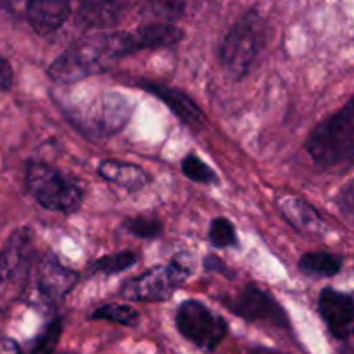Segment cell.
I'll return each mask as SVG.
<instances>
[{
    "label": "cell",
    "mask_w": 354,
    "mask_h": 354,
    "mask_svg": "<svg viewBox=\"0 0 354 354\" xmlns=\"http://www.w3.org/2000/svg\"><path fill=\"white\" fill-rule=\"evenodd\" d=\"M78 273L62 265L55 254L47 252L37 265V289L47 303L57 304L78 282Z\"/></svg>",
    "instance_id": "cell-10"
},
{
    "label": "cell",
    "mask_w": 354,
    "mask_h": 354,
    "mask_svg": "<svg viewBox=\"0 0 354 354\" xmlns=\"http://www.w3.org/2000/svg\"><path fill=\"white\" fill-rule=\"evenodd\" d=\"M221 259L216 258V256H207L206 258V268L207 270H213V272H227V270L223 268V265H221Z\"/></svg>",
    "instance_id": "cell-29"
},
{
    "label": "cell",
    "mask_w": 354,
    "mask_h": 354,
    "mask_svg": "<svg viewBox=\"0 0 354 354\" xmlns=\"http://www.w3.org/2000/svg\"><path fill=\"white\" fill-rule=\"evenodd\" d=\"M90 318L92 320L114 322V324L127 325V327H137L138 322H140V313L128 304H104V306L97 308L90 315Z\"/></svg>",
    "instance_id": "cell-20"
},
{
    "label": "cell",
    "mask_w": 354,
    "mask_h": 354,
    "mask_svg": "<svg viewBox=\"0 0 354 354\" xmlns=\"http://www.w3.org/2000/svg\"><path fill=\"white\" fill-rule=\"evenodd\" d=\"M123 228L130 235L138 239H147V241H152V239L161 237L162 234V223L158 220H152V218H127L123 223Z\"/></svg>",
    "instance_id": "cell-22"
},
{
    "label": "cell",
    "mask_w": 354,
    "mask_h": 354,
    "mask_svg": "<svg viewBox=\"0 0 354 354\" xmlns=\"http://www.w3.org/2000/svg\"><path fill=\"white\" fill-rule=\"evenodd\" d=\"M140 88L147 90V92L154 93L159 100L166 104L171 109L178 120H182L185 124H199L203 121V111L199 109L196 102L190 99L187 93L182 90L173 88V86L162 85V83H152V82H138L135 83Z\"/></svg>",
    "instance_id": "cell-13"
},
{
    "label": "cell",
    "mask_w": 354,
    "mask_h": 354,
    "mask_svg": "<svg viewBox=\"0 0 354 354\" xmlns=\"http://www.w3.org/2000/svg\"><path fill=\"white\" fill-rule=\"evenodd\" d=\"M306 151L315 162L325 168L348 162L354 156V99L322 121L310 133Z\"/></svg>",
    "instance_id": "cell-2"
},
{
    "label": "cell",
    "mask_w": 354,
    "mask_h": 354,
    "mask_svg": "<svg viewBox=\"0 0 354 354\" xmlns=\"http://www.w3.org/2000/svg\"><path fill=\"white\" fill-rule=\"evenodd\" d=\"M131 116V106L121 95L109 93L90 106L75 109L71 121L88 137H109L123 130Z\"/></svg>",
    "instance_id": "cell-8"
},
{
    "label": "cell",
    "mask_w": 354,
    "mask_h": 354,
    "mask_svg": "<svg viewBox=\"0 0 354 354\" xmlns=\"http://www.w3.org/2000/svg\"><path fill=\"white\" fill-rule=\"evenodd\" d=\"M192 256L180 252L166 265L154 266L137 279L124 282L121 296L133 303H161L168 301L192 273Z\"/></svg>",
    "instance_id": "cell-6"
},
{
    "label": "cell",
    "mask_w": 354,
    "mask_h": 354,
    "mask_svg": "<svg viewBox=\"0 0 354 354\" xmlns=\"http://www.w3.org/2000/svg\"><path fill=\"white\" fill-rule=\"evenodd\" d=\"M339 204H341L342 209L351 216L353 213V183L349 182L344 187V190H341V196H339Z\"/></svg>",
    "instance_id": "cell-27"
},
{
    "label": "cell",
    "mask_w": 354,
    "mask_h": 354,
    "mask_svg": "<svg viewBox=\"0 0 354 354\" xmlns=\"http://www.w3.org/2000/svg\"><path fill=\"white\" fill-rule=\"evenodd\" d=\"M318 310L334 337L348 339L351 335L354 318L351 294L325 287L318 297Z\"/></svg>",
    "instance_id": "cell-11"
},
{
    "label": "cell",
    "mask_w": 354,
    "mask_h": 354,
    "mask_svg": "<svg viewBox=\"0 0 354 354\" xmlns=\"http://www.w3.org/2000/svg\"><path fill=\"white\" fill-rule=\"evenodd\" d=\"M0 354H21V349L12 339L0 337Z\"/></svg>",
    "instance_id": "cell-28"
},
{
    "label": "cell",
    "mask_w": 354,
    "mask_h": 354,
    "mask_svg": "<svg viewBox=\"0 0 354 354\" xmlns=\"http://www.w3.org/2000/svg\"><path fill=\"white\" fill-rule=\"evenodd\" d=\"M35 237L30 228H17L0 249V311L19 303L30 282L35 261Z\"/></svg>",
    "instance_id": "cell-4"
},
{
    "label": "cell",
    "mask_w": 354,
    "mask_h": 354,
    "mask_svg": "<svg viewBox=\"0 0 354 354\" xmlns=\"http://www.w3.org/2000/svg\"><path fill=\"white\" fill-rule=\"evenodd\" d=\"M182 171L187 178H190L192 182L197 183H216L218 176L209 166L206 165L204 161H201L196 154H189L183 158L182 161Z\"/></svg>",
    "instance_id": "cell-23"
},
{
    "label": "cell",
    "mask_w": 354,
    "mask_h": 354,
    "mask_svg": "<svg viewBox=\"0 0 354 354\" xmlns=\"http://www.w3.org/2000/svg\"><path fill=\"white\" fill-rule=\"evenodd\" d=\"M130 7L128 2H83L76 12V23L85 28H111L116 26Z\"/></svg>",
    "instance_id": "cell-14"
},
{
    "label": "cell",
    "mask_w": 354,
    "mask_h": 354,
    "mask_svg": "<svg viewBox=\"0 0 354 354\" xmlns=\"http://www.w3.org/2000/svg\"><path fill=\"white\" fill-rule=\"evenodd\" d=\"M12 66H10L7 59L0 57V90H9L12 86Z\"/></svg>",
    "instance_id": "cell-26"
},
{
    "label": "cell",
    "mask_w": 354,
    "mask_h": 354,
    "mask_svg": "<svg viewBox=\"0 0 354 354\" xmlns=\"http://www.w3.org/2000/svg\"><path fill=\"white\" fill-rule=\"evenodd\" d=\"M342 256L330 252H308L299 259V270L308 277L327 279L341 272Z\"/></svg>",
    "instance_id": "cell-18"
},
{
    "label": "cell",
    "mask_w": 354,
    "mask_h": 354,
    "mask_svg": "<svg viewBox=\"0 0 354 354\" xmlns=\"http://www.w3.org/2000/svg\"><path fill=\"white\" fill-rule=\"evenodd\" d=\"M61 335H62V320L61 318H55V320H52L50 324L45 327V330L41 332L40 337L37 339L31 354H54L55 346L59 344Z\"/></svg>",
    "instance_id": "cell-24"
},
{
    "label": "cell",
    "mask_w": 354,
    "mask_h": 354,
    "mask_svg": "<svg viewBox=\"0 0 354 354\" xmlns=\"http://www.w3.org/2000/svg\"><path fill=\"white\" fill-rule=\"evenodd\" d=\"M280 211L286 220L303 234L315 235L324 230V220H322L320 213L301 197L286 196L280 201Z\"/></svg>",
    "instance_id": "cell-15"
},
{
    "label": "cell",
    "mask_w": 354,
    "mask_h": 354,
    "mask_svg": "<svg viewBox=\"0 0 354 354\" xmlns=\"http://www.w3.org/2000/svg\"><path fill=\"white\" fill-rule=\"evenodd\" d=\"M99 175L106 182L116 183L123 189L135 192V190L144 189L147 183H151V176L145 169H142L138 165L131 162L116 161V159H107L102 161L99 166Z\"/></svg>",
    "instance_id": "cell-16"
},
{
    "label": "cell",
    "mask_w": 354,
    "mask_h": 354,
    "mask_svg": "<svg viewBox=\"0 0 354 354\" xmlns=\"http://www.w3.org/2000/svg\"><path fill=\"white\" fill-rule=\"evenodd\" d=\"M175 320L180 334L204 353H213L227 337V322L201 301H183Z\"/></svg>",
    "instance_id": "cell-7"
},
{
    "label": "cell",
    "mask_w": 354,
    "mask_h": 354,
    "mask_svg": "<svg viewBox=\"0 0 354 354\" xmlns=\"http://www.w3.org/2000/svg\"><path fill=\"white\" fill-rule=\"evenodd\" d=\"M133 52L144 50V48H159L169 47L178 44L183 38V31L169 23H152L147 26H140L138 30L130 31Z\"/></svg>",
    "instance_id": "cell-17"
},
{
    "label": "cell",
    "mask_w": 354,
    "mask_h": 354,
    "mask_svg": "<svg viewBox=\"0 0 354 354\" xmlns=\"http://www.w3.org/2000/svg\"><path fill=\"white\" fill-rule=\"evenodd\" d=\"M137 259V254L131 251L102 256V258L95 259V261L88 266V272L92 273V275H97V273H102V275H116V273L127 272L131 266H135Z\"/></svg>",
    "instance_id": "cell-19"
},
{
    "label": "cell",
    "mask_w": 354,
    "mask_h": 354,
    "mask_svg": "<svg viewBox=\"0 0 354 354\" xmlns=\"http://www.w3.org/2000/svg\"><path fill=\"white\" fill-rule=\"evenodd\" d=\"M24 185L40 206L57 213L71 214L82 207L83 190L54 166L30 161L24 173Z\"/></svg>",
    "instance_id": "cell-5"
},
{
    "label": "cell",
    "mask_w": 354,
    "mask_h": 354,
    "mask_svg": "<svg viewBox=\"0 0 354 354\" xmlns=\"http://www.w3.org/2000/svg\"><path fill=\"white\" fill-rule=\"evenodd\" d=\"M221 303L228 311L248 322H268L279 327L289 325L286 310L280 306L272 292L258 283H248L234 296L221 297Z\"/></svg>",
    "instance_id": "cell-9"
},
{
    "label": "cell",
    "mask_w": 354,
    "mask_h": 354,
    "mask_svg": "<svg viewBox=\"0 0 354 354\" xmlns=\"http://www.w3.org/2000/svg\"><path fill=\"white\" fill-rule=\"evenodd\" d=\"M133 52L130 31H97L73 41L48 66V76L57 85H71L107 71L116 59Z\"/></svg>",
    "instance_id": "cell-1"
},
{
    "label": "cell",
    "mask_w": 354,
    "mask_h": 354,
    "mask_svg": "<svg viewBox=\"0 0 354 354\" xmlns=\"http://www.w3.org/2000/svg\"><path fill=\"white\" fill-rule=\"evenodd\" d=\"M209 242L218 249L225 248H235L239 244L237 234H235V227L228 218H214L209 225Z\"/></svg>",
    "instance_id": "cell-21"
},
{
    "label": "cell",
    "mask_w": 354,
    "mask_h": 354,
    "mask_svg": "<svg viewBox=\"0 0 354 354\" xmlns=\"http://www.w3.org/2000/svg\"><path fill=\"white\" fill-rule=\"evenodd\" d=\"M151 7L154 9L152 16H162L168 17V19H175L180 17L185 10V3L182 2H154L151 3Z\"/></svg>",
    "instance_id": "cell-25"
},
{
    "label": "cell",
    "mask_w": 354,
    "mask_h": 354,
    "mask_svg": "<svg viewBox=\"0 0 354 354\" xmlns=\"http://www.w3.org/2000/svg\"><path fill=\"white\" fill-rule=\"evenodd\" d=\"M71 6L62 0H31L26 3V19L35 33L50 35L68 19Z\"/></svg>",
    "instance_id": "cell-12"
},
{
    "label": "cell",
    "mask_w": 354,
    "mask_h": 354,
    "mask_svg": "<svg viewBox=\"0 0 354 354\" xmlns=\"http://www.w3.org/2000/svg\"><path fill=\"white\" fill-rule=\"evenodd\" d=\"M266 24L258 10H248L232 24L220 45V64L228 78L242 80L254 66L263 44Z\"/></svg>",
    "instance_id": "cell-3"
}]
</instances>
